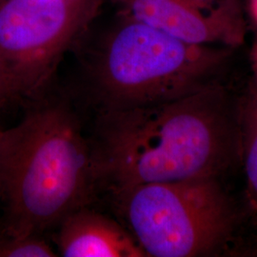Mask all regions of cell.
Listing matches in <instances>:
<instances>
[{
	"label": "cell",
	"mask_w": 257,
	"mask_h": 257,
	"mask_svg": "<svg viewBox=\"0 0 257 257\" xmlns=\"http://www.w3.org/2000/svg\"><path fill=\"white\" fill-rule=\"evenodd\" d=\"M245 168L248 193L257 209V92L245 108Z\"/></svg>",
	"instance_id": "obj_8"
},
{
	"label": "cell",
	"mask_w": 257,
	"mask_h": 257,
	"mask_svg": "<svg viewBox=\"0 0 257 257\" xmlns=\"http://www.w3.org/2000/svg\"><path fill=\"white\" fill-rule=\"evenodd\" d=\"M118 13L196 45H242L247 34L241 0L203 8L191 0H110Z\"/></svg>",
	"instance_id": "obj_6"
},
{
	"label": "cell",
	"mask_w": 257,
	"mask_h": 257,
	"mask_svg": "<svg viewBox=\"0 0 257 257\" xmlns=\"http://www.w3.org/2000/svg\"><path fill=\"white\" fill-rule=\"evenodd\" d=\"M250 61H251V67H252L254 76H257V40L253 44L250 52Z\"/></svg>",
	"instance_id": "obj_10"
},
{
	"label": "cell",
	"mask_w": 257,
	"mask_h": 257,
	"mask_svg": "<svg viewBox=\"0 0 257 257\" xmlns=\"http://www.w3.org/2000/svg\"><path fill=\"white\" fill-rule=\"evenodd\" d=\"M58 245L65 257L147 256L119 224L84 207L62 220Z\"/></svg>",
	"instance_id": "obj_7"
},
{
	"label": "cell",
	"mask_w": 257,
	"mask_h": 257,
	"mask_svg": "<svg viewBox=\"0 0 257 257\" xmlns=\"http://www.w3.org/2000/svg\"><path fill=\"white\" fill-rule=\"evenodd\" d=\"M254 84H255V92H257V76H254Z\"/></svg>",
	"instance_id": "obj_14"
},
{
	"label": "cell",
	"mask_w": 257,
	"mask_h": 257,
	"mask_svg": "<svg viewBox=\"0 0 257 257\" xmlns=\"http://www.w3.org/2000/svg\"><path fill=\"white\" fill-rule=\"evenodd\" d=\"M203 8H211L218 0H191Z\"/></svg>",
	"instance_id": "obj_13"
},
{
	"label": "cell",
	"mask_w": 257,
	"mask_h": 257,
	"mask_svg": "<svg viewBox=\"0 0 257 257\" xmlns=\"http://www.w3.org/2000/svg\"><path fill=\"white\" fill-rule=\"evenodd\" d=\"M228 47L196 45L118 13L90 66L104 110L169 101L208 85L230 56Z\"/></svg>",
	"instance_id": "obj_3"
},
{
	"label": "cell",
	"mask_w": 257,
	"mask_h": 257,
	"mask_svg": "<svg viewBox=\"0 0 257 257\" xmlns=\"http://www.w3.org/2000/svg\"><path fill=\"white\" fill-rule=\"evenodd\" d=\"M248 8H249L250 16L257 25V0H249Z\"/></svg>",
	"instance_id": "obj_12"
},
{
	"label": "cell",
	"mask_w": 257,
	"mask_h": 257,
	"mask_svg": "<svg viewBox=\"0 0 257 257\" xmlns=\"http://www.w3.org/2000/svg\"><path fill=\"white\" fill-rule=\"evenodd\" d=\"M55 251L38 234L0 238V257H54Z\"/></svg>",
	"instance_id": "obj_9"
},
{
	"label": "cell",
	"mask_w": 257,
	"mask_h": 257,
	"mask_svg": "<svg viewBox=\"0 0 257 257\" xmlns=\"http://www.w3.org/2000/svg\"><path fill=\"white\" fill-rule=\"evenodd\" d=\"M99 177L95 153L63 103L28 112L0 130V193L5 234H38L83 208Z\"/></svg>",
	"instance_id": "obj_2"
},
{
	"label": "cell",
	"mask_w": 257,
	"mask_h": 257,
	"mask_svg": "<svg viewBox=\"0 0 257 257\" xmlns=\"http://www.w3.org/2000/svg\"><path fill=\"white\" fill-rule=\"evenodd\" d=\"M114 193L147 256L205 255L232 229V210L215 177L146 184Z\"/></svg>",
	"instance_id": "obj_4"
},
{
	"label": "cell",
	"mask_w": 257,
	"mask_h": 257,
	"mask_svg": "<svg viewBox=\"0 0 257 257\" xmlns=\"http://www.w3.org/2000/svg\"><path fill=\"white\" fill-rule=\"evenodd\" d=\"M7 99H9V97H8L7 92H6V89H5L4 83H3V80H2V77L0 75V107L3 105L4 101H6Z\"/></svg>",
	"instance_id": "obj_11"
},
{
	"label": "cell",
	"mask_w": 257,
	"mask_h": 257,
	"mask_svg": "<svg viewBox=\"0 0 257 257\" xmlns=\"http://www.w3.org/2000/svg\"><path fill=\"white\" fill-rule=\"evenodd\" d=\"M100 0H0V75L8 97H32Z\"/></svg>",
	"instance_id": "obj_5"
},
{
	"label": "cell",
	"mask_w": 257,
	"mask_h": 257,
	"mask_svg": "<svg viewBox=\"0 0 257 257\" xmlns=\"http://www.w3.org/2000/svg\"><path fill=\"white\" fill-rule=\"evenodd\" d=\"M99 177L114 192L146 184L215 177L227 161L230 125L224 92L208 84L169 101L104 110Z\"/></svg>",
	"instance_id": "obj_1"
}]
</instances>
